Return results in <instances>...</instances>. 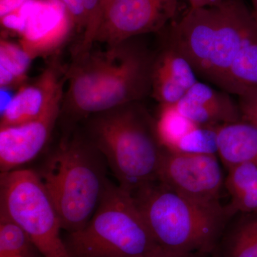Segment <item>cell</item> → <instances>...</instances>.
Instances as JSON below:
<instances>
[{
  "mask_svg": "<svg viewBox=\"0 0 257 257\" xmlns=\"http://www.w3.org/2000/svg\"><path fill=\"white\" fill-rule=\"evenodd\" d=\"M115 1H116V0H99V10H98L97 19H96V32H97L98 28H99V25H100L103 15L105 13L107 8Z\"/></svg>",
  "mask_w": 257,
  "mask_h": 257,
  "instance_id": "cell-29",
  "label": "cell"
},
{
  "mask_svg": "<svg viewBox=\"0 0 257 257\" xmlns=\"http://www.w3.org/2000/svg\"><path fill=\"white\" fill-rule=\"evenodd\" d=\"M33 59L23 47L5 39L0 41V86L9 89L25 80Z\"/></svg>",
  "mask_w": 257,
  "mask_h": 257,
  "instance_id": "cell-20",
  "label": "cell"
},
{
  "mask_svg": "<svg viewBox=\"0 0 257 257\" xmlns=\"http://www.w3.org/2000/svg\"><path fill=\"white\" fill-rule=\"evenodd\" d=\"M62 72L58 65L47 67L38 78L20 88L0 117V127L23 124L41 116L62 99Z\"/></svg>",
  "mask_w": 257,
  "mask_h": 257,
  "instance_id": "cell-13",
  "label": "cell"
},
{
  "mask_svg": "<svg viewBox=\"0 0 257 257\" xmlns=\"http://www.w3.org/2000/svg\"><path fill=\"white\" fill-rule=\"evenodd\" d=\"M197 82L192 64L169 42L153 60L152 95L160 104H176Z\"/></svg>",
  "mask_w": 257,
  "mask_h": 257,
  "instance_id": "cell-15",
  "label": "cell"
},
{
  "mask_svg": "<svg viewBox=\"0 0 257 257\" xmlns=\"http://www.w3.org/2000/svg\"><path fill=\"white\" fill-rule=\"evenodd\" d=\"M120 106L94 121V147L104 155L118 185L131 193L157 181L162 146L150 126L130 106Z\"/></svg>",
  "mask_w": 257,
  "mask_h": 257,
  "instance_id": "cell-4",
  "label": "cell"
},
{
  "mask_svg": "<svg viewBox=\"0 0 257 257\" xmlns=\"http://www.w3.org/2000/svg\"><path fill=\"white\" fill-rule=\"evenodd\" d=\"M25 5L20 11L25 25L20 45L32 59L47 55L63 44L73 25L63 5L57 0Z\"/></svg>",
  "mask_w": 257,
  "mask_h": 257,
  "instance_id": "cell-10",
  "label": "cell"
},
{
  "mask_svg": "<svg viewBox=\"0 0 257 257\" xmlns=\"http://www.w3.org/2000/svg\"><path fill=\"white\" fill-rule=\"evenodd\" d=\"M132 194L154 239L174 252H210L229 217L221 204L198 202L166 188L158 181Z\"/></svg>",
  "mask_w": 257,
  "mask_h": 257,
  "instance_id": "cell-2",
  "label": "cell"
},
{
  "mask_svg": "<svg viewBox=\"0 0 257 257\" xmlns=\"http://www.w3.org/2000/svg\"><path fill=\"white\" fill-rule=\"evenodd\" d=\"M173 152L199 155L218 154L216 126H197L180 140Z\"/></svg>",
  "mask_w": 257,
  "mask_h": 257,
  "instance_id": "cell-23",
  "label": "cell"
},
{
  "mask_svg": "<svg viewBox=\"0 0 257 257\" xmlns=\"http://www.w3.org/2000/svg\"><path fill=\"white\" fill-rule=\"evenodd\" d=\"M179 0H116L101 18L94 41L118 46L162 30L175 17Z\"/></svg>",
  "mask_w": 257,
  "mask_h": 257,
  "instance_id": "cell-8",
  "label": "cell"
},
{
  "mask_svg": "<svg viewBox=\"0 0 257 257\" xmlns=\"http://www.w3.org/2000/svg\"><path fill=\"white\" fill-rule=\"evenodd\" d=\"M140 257H195L194 254H184L174 252L163 247H160L152 252Z\"/></svg>",
  "mask_w": 257,
  "mask_h": 257,
  "instance_id": "cell-28",
  "label": "cell"
},
{
  "mask_svg": "<svg viewBox=\"0 0 257 257\" xmlns=\"http://www.w3.org/2000/svg\"><path fill=\"white\" fill-rule=\"evenodd\" d=\"M238 97L241 119L257 127V92L245 93Z\"/></svg>",
  "mask_w": 257,
  "mask_h": 257,
  "instance_id": "cell-24",
  "label": "cell"
},
{
  "mask_svg": "<svg viewBox=\"0 0 257 257\" xmlns=\"http://www.w3.org/2000/svg\"><path fill=\"white\" fill-rule=\"evenodd\" d=\"M224 187L230 201L226 208L229 216L236 213H257V167L250 163L239 164L227 169Z\"/></svg>",
  "mask_w": 257,
  "mask_h": 257,
  "instance_id": "cell-17",
  "label": "cell"
},
{
  "mask_svg": "<svg viewBox=\"0 0 257 257\" xmlns=\"http://www.w3.org/2000/svg\"><path fill=\"white\" fill-rule=\"evenodd\" d=\"M82 57L69 73V101L77 114L112 110L151 90L153 60L143 51L123 43Z\"/></svg>",
  "mask_w": 257,
  "mask_h": 257,
  "instance_id": "cell-1",
  "label": "cell"
},
{
  "mask_svg": "<svg viewBox=\"0 0 257 257\" xmlns=\"http://www.w3.org/2000/svg\"><path fill=\"white\" fill-rule=\"evenodd\" d=\"M175 105L181 114L199 126H219L242 120L238 102L228 92L199 81Z\"/></svg>",
  "mask_w": 257,
  "mask_h": 257,
  "instance_id": "cell-14",
  "label": "cell"
},
{
  "mask_svg": "<svg viewBox=\"0 0 257 257\" xmlns=\"http://www.w3.org/2000/svg\"><path fill=\"white\" fill-rule=\"evenodd\" d=\"M65 243L71 257H140L162 247L133 194L109 181L90 220Z\"/></svg>",
  "mask_w": 257,
  "mask_h": 257,
  "instance_id": "cell-3",
  "label": "cell"
},
{
  "mask_svg": "<svg viewBox=\"0 0 257 257\" xmlns=\"http://www.w3.org/2000/svg\"><path fill=\"white\" fill-rule=\"evenodd\" d=\"M253 3V11L257 12V0H251Z\"/></svg>",
  "mask_w": 257,
  "mask_h": 257,
  "instance_id": "cell-32",
  "label": "cell"
},
{
  "mask_svg": "<svg viewBox=\"0 0 257 257\" xmlns=\"http://www.w3.org/2000/svg\"><path fill=\"white\" fill-rule=\"evenodd\" d=\"M222 90L237 96L257 92V35L236 56L225 79Z\"/></svg>",
  "mask_w": 257,
  "mask_h": 257,
  "instance_id": "cell-18",
  "label": "cell"
},
{
  "mask_svg": "<svg viewBox=\"0 0 257 257\" xmlns=\"http://www.w3.org/2000/svg\"><path fill=\"white\" fill-rule=\"evenodd\" d=\"M0 214L20 226L44 257H71L61 237L60 216L38 172L1 173Z\"/></svg>",
  "mask_w": 257,
  "mask_h": 257,
  "instance_id": "cell-6",
  "label": "cell"
},
{
  "mask_svg": "<svg viewBox=\"0 0 257 257\" xmlns=\"http://www.w3.org/2000/svg\"><path fill=\"white\" fill-rule=\"evenodd\" d=\"M224 257H257V213L243 214L228 236Z\"/></svg>",
  "mask_w": 257,
  "mask_h": 257,
  "instance_id": "cell-21",
  "label": "cell"
},
{
  "mask_svg": "<svg viewBox=\"0 0 257 257\" xmlns=\"http://www.w3.org/2000/svg\"><path fill=\"white\" fill-rule=\"evenodd\" d=\"M217 28L205 79L222 89L225 79L241 49L257 35L252 12L241 0H222L216 5Z\"/></svg>",
  "mask_w": 257,
  "mask_h": 257,
  "instance_id": "cell-9",
  "label": "cell"
},
{
  "mask_svg": "<svg viewBox=\"0 0 257 257\" xmlns=\"http://www.w3.org/2000/svg\"><path fill=\"white\" fill-rule=\"evenodd\" d=\"M252 15L253 20H254L255 23L257 27V12L252 11Z\"/></svg>",
  "mask_w": 257,
  "mask_h": 257,
  "instance_id": "cell-33",
  "label": "cell"
},
{
  "mask_svg": "<svg viewBox=\"0 0 257 257\" xmlns=\"http://www.w3.org/2000/svg\"><path fill=\"white\" fill-rule=\"evenodd\" d=\"M218 155L226 168L242 163L257 167V127L241 121L216 126Z\"/></svg>",
  "mask_w": 257,
  "mask_h": 257,
  "instance_id": "cell-16",
  "label": "cell"
},
{
  "mask_svg": "<svg viewBox=\"0 0 257 257\" xmlns=\"http://www.w3.org/2000/svg\"><path fill=\"white\" fill-rule=\"evenodd\" d=\"M155 131L161 146L175 151L180 140L199 126L181 114L175 104H160Z\"/></svg>",
  "mask_w": 257,
  "mask_h": 257,
  "instance_id": "cell-19",
  "label": "cell"
},
{
  "mask_svg": "<svg viewBox=\"0 0 257 257\" xmlns=\"http://www.w3.org/2000/svg\"><path fill=\"white\" fill-rule=\"evenodd\" d=\"M62 229H82L98 207L107 180L94 150L78 141L62 144L38 172Z\"/></svg>",
  "mask_w": 257,
  "mask_h": 257,
  "instance_id": "cell-5",
  "label": "cell"
},
{
  "mask_svg": "<svg viewBox=\"0 0 257 257\" xmlns=\"http://www.w3.org/2000/svg\"><path fill=\"white\" fill-rule=\"evenodd\" d=\"M13 96L10 94L9 91H7V89L1 88V109H0V113H3L5 109L9 106Z\"/></svg>",
  "mask_w": 257,
  "mask_h": 257,
  "instance_id": "cell-31",
  "label": "cell"
},
{
  "mask_svg": "<svg viewBox=\"0 0 257 257\" xmlns=\"http://www.w3.org/2000/svg\"><path fill=\"white\" fill-rule=\"evenodd\" d=\"M217 28L216 5L191 8L172 25L170 40L192 64L197 76L205 78Z\"/></svg>",
  "mask_w": 257,
  "mask_h": 257,
  "instance_id": "cell-11",
  "label": "cell"
},
{
  "mask_svg": "<svg viewBox=\"0 0 257 257\" xmlns=\"http://www.w3.org/2000/svg\"><path fill=\"white\" fill-rule=\"evenodd\" d=\"M87 11L88 23L95 21L99 10V0H84Z\"/></svg>",
  "mask_w": 257,
  "mask_h": 257,
  "instance_id": "cell-27",
  "label": "cell"
},
{
  "mask_svg": "<svg viewBox=\"0 0 257 257\" xmlns=\"http://www.w3.org/2000/svg\"><path fill=\"white\" fill-rule=\"evenodd\" d=\"M0 257H44L26 233L0 214Z\"/></svg>",
  "mask_w": 257,
  "mask_h": 257,
  "instance_id": "cell-22",
  "label": "cell"
},
{
  "mask_svg": "<svg viewBox=\"0 0 257 257\" xmlns=\"http://www.w3.org/2000/svg\"><path fill=\"white\" fill-rule=\"evenodd\" d=\"M63 5L72 23L79 29L85 30L87 15L84 0H57Z\"/></svg>",
  "mask_w": 257,
  "mask_h": 257,
  "instance_id": "cell-25",
  "label": "cell"
},
{
  "mask_svg": "<svg viewBox=\"0 0 257 257\" xmlns=\"http://www.w3.org/2000/svg\"><path fill=\"white\" fill-rule=\"evenodd\" d=\"M191 8H202L214 6L222 0H188Z\"/></svg>",
  "mask_w": 257,
  "mask_h": 257,
  "instance_id": "cell-30",
  "label": "cell"
},
{
  "mask_svg": "<svg viewBox=\"0 0 257 257\" xmlns=\"http://www.w3.org/2000/svg\"><path fill=\"white\" fill-rule=\"evenodd\" d=\"M157 181L177 194L205 204H220L224 177L216 155L180 153L162 147Z\"/></svg>",
  "mask_w": 257,
  "mask_h": 257,
  "instance_id": "cell-7",
  "label": "cell"
},
{
  "mask_svg": "<svg viewBox=\"0 0 257 257\" xmlns=\"http://www.w3.org/2000/svg\"><path fill=\"white\" fill-rule=\"evenodd\" d=\"M62 99L41 116L23 124L0 127L1 173L16 170L42 151L50 138L60 111Z\"/></svg>",
  "mask_w": 257,
  "mask_h": 257,
  "instance_id": "cell-12",
  "label": "cell"
},
{
  "mask_svg": "<svg viewBox=\"0 0 257 257\" xmlns=\"http://www.w3.org/2000/svg\"><path fill=\"white\" fill-rule=\"evenodd\" d=\"M29 0H0V18H3L18 11Z\"/></svg>",
  "mask_w": 257,
  "mask_h": 257,
  "instance_id": "cell-26",
  "label": "cell"
}]
</instances>
